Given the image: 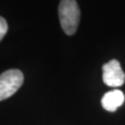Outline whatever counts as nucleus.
Listing matches in <instances>:
<instances>
[{
	"mask_svg": "<svg viewBox=\"0 0 125 125\" xmlns=\"http://www.w3.org/2000/svg\"><path fill=\"white\" fill-rule=\"evenodd\" d=\"M61 28L68 35L74 34L80 22L81 12L76 0H61L58 6Z\"/></svg>",
	"mask_w": 125,
	"mask_h": 125,
	"instance_id": "nucleus-1",
	"label": "nucleus"
},
{
	"mask_svg": "<svg viewBox=\"0 0 125 125\" xmlns=\"http://www.w3.org/2000/svg\"><path fill=\"white\" fill-rule=\"evenodd\" d=\"M24 81L20 70H8L0 74V101L12 96L21 87Z\"/></svg>",
	"mask_w": 125,
	"mask_h": 125,
	"instance_id": "nucleus-2",
	"label": "nucleus"
},
{
	"mask_svg": "<svg viewBox=\"0 0 125 125\" xmlns=\"http://www.w3.org/2000/svg\"><path fill=\"white\" fill-rule=\"evenodd\" d=\"M103 82L109 87H119L124 83L125 73L117 59H111L102 67Z\"/></svg>",
	"mask_w": 125,
	"mask_h": 125,
	"instance_id": "nucleus-3",
	"label": "nucleus"
},
{
	"mask_svg": "<svg viewBox=\"0 0 125 125\" xmlns=\"http://www.w3.org/2000/svg\"><path fill=\"white\" fill-rule=\"evenodd\" d=\"M124 94L121 90L115 89L107 92L103 95L101 99V104L106 110L114 112L116 111L118 107H120L124 103Z\"/></svg>",
	"mask_w": 125,
	"mask_h": 125,
	"instance_id": "nucleus-4",
	"label": "nucleus"
},
{
	"mask_svg": "<svg viewBox=\"0 0 125 125\" xmlns=\"http://www.w3.org/2000/svg\"><path fill=\"white\" fill-rule=\"evenodd\" d=\"M8 23H7V21L5 20L3 17L0 16V42L2 41V39L4 38V36L6 35L7 31H8Z\"/></svg>",
	"mask_w": 125,
	"mask_h": 125,
	"instance_id": "nucleus-5",
	"label": "nucleus"
}]
</instances>
